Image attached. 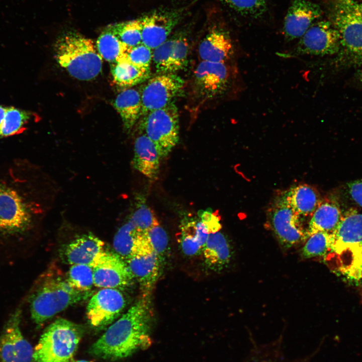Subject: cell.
<instances>
[{
	"label": "cell",
	"mask_w": 362,
	"mask_h": 362,
	"mask_svg": "<svg viewBox=\"0 0 362 362\" xmlns=\"http://www.w3.org/2000/svg\"><path fill=\"white\" fill-rule=\"evenodd\" d=\"M33 169L20 158L0 164V244L20 243L35 226L41 205Z\"/></svg>",
	"instance_id": "obj_1"
},
{
	"label": "cell",
	"mask_w": 362,
	"mask_h": 362,
	"mask_svg": "<svg viewBox=\"0 0 362 362\" xmlns=\"http://www.w3.org/2000/svg\"><path fill=\"white\" fill-rule=\"evenodd\" d=\"M147 297L136 302L92 346L90 352L99 357L117 360L147 346L152 317Z\"/></svg>",
	"instance_id": "obj_2"
},
{
	"label": "cell",
	"mask_w": 362,
	"mask_h": 362,
	"mask_svg": "<svg viewBox=\"0 0 362 362\" xmlns=\"http://www.w3.org/2000/svg\"><path fill=\"white\" fill-rule=\"evenodd\" d=\"M29 299L33 321L40 326L74 304L83 302L94 294L72 287L66 278L48 272L42 277Z\"/></svg>",
	"instance_id": "obj_3"
},
{
	"label": "cell",
	"mask_w": 362,
	"mask_h": 362,
	"mask_svg": "<svg viewBox=\"0 0 362 362\" xmlns=\"http://www.w3.org/2000/svg\"><path fill=\"white\" fill-rule=\"evenodd\" d=\"M57 63L72 77L80 80L95 78L102 69L103 58L90 39L76 32L59 37L54 46Z\"/></svg>",
	"instance_id": "obj_4"
},
{
	"label": "cell",
	"mask_w": 362,
	"mask_h": 362,
	"mask_svg": "<svg viewBox=\"0 0 362 362\" xmlns=\"http://www.w3.org/2000/svg\"><path fill=\"white\" fill-rule=\"evenodd\" d=\"M343 274L356 278L362 274V213L350 209L343 213L332 233L330 250Z\"/></svg>",
	"instance_id": "obj_5"
},
{
	"label": "cell",
	"mask_w": 362,
	"mask_h": 362,
	"mask_svg": "<svg viewBox=\"0 0 362 362\" xmlns=\"http://www.w3.org/2000/svg\"><path fill=\"white\" fill-rule=\"evenodd\" d=\"M83 332L78 324L63 318L56 319L41 335L32 362H70Z\"/></svg>",
	"instance_id": "obj_6"
},
{
	"label": "cell",
	"mask_w": 362,
	"mask_h": 362,
	"mask_svg": "<svg viewBox=\"0 0 362 362\" xmlns=\"http://www.w3.org/2000/svg\"><path fill=\"white\" fill-rule=\"evenodd\" d=\"M141 129L155 144L160 158L168 155L179 140V116L175 104L167 106L142 116Z\"/></svg>",
	"instance_id": "obj_7"
},
{
	"label": "cell",
	"mask_w": 362,
	"mask_h": 362,
	"mask_svg": "<svg viewBox=\"0 0 362 362\" xmlns=\"http://www.w3.org/2000/svg\"><path fill=\"white\" fill-rule=\"evenodd\" d=\"M267 215L269 226L284 248H291L307 239V231L302 221L303 217L291 206L285 192L276 199Z\"/></svg>",
	"instance_id": "obj_8"
},
{
	"label": "cell",
	"mask_w": 362,
	"mask_h": 362,
	"mask_svg": "<svg viewBox=\"0 0 362 362\" xmlns=\"http://www.w3.org/2000/svg\"><path fill=\"white\" fill-rule=\"evenodd\" d=\"M338 33L341 50L351 57L362 59V3L338 0L332 23Z\"/></svg>",
	"instance_id": "obj_9"
},
{
	"label": "cell",
	"mask_w": 362,
	"mask_h": 362,
	"mask_svg": "<svg viewBox=\"0 0 362 362\" xmlns=\"http://www.w3.org/2000/svg\"><path fill=\"white\" fill-rule=\"evenodd\" d=\"M134 279L148 297L160 273L162 260L151 247L145 232L140 233L129 256L125 260Z\"/></svg>",
	"instance_id": "obj_10"
},
{
	"label": "cell",
	"mask_w": 362,
	"mask_h": 362,
	"mask_svg": "<svg viewBox=\"0 0 362 362\" xmlns=\"http://www.w3.org/2000/svg\"><path fill=\"white\" fill-rule=\"evenodd\" d=\"M340 50L339 36L333 24L327 21H317L300 38L294 53L300 55H331Z\"/></svg>",
	"instance_id": "obj_11"
},
{
	"label": "cell",
	"mask_w": 362,
	"mask_h": 362,
	"mask_svg": "<svg viewBox=\"0 0 362 362\" xmlns=\"http://www.w3.org/2000/svg\"><path fill=\"white\" fill-rule=\"evenodd\" d=\"M184 81L174 73H159L148 80L141 93V116L172 102L183 88Z\"/></svg>",
	"instance_id": "obj_12"
},
{
	"label": "cell",
	"mask_w": 362,
	"mask_h": 362,
	"mask_svg": "<svg viewBox=\"0 0 362 362\" xmlns=\"http://www.w3.org/2000/svg\"><path fill=\"white\" fill-rule=\"evenodd\" d=\"M22 310L9 316L0 335V362H32L34 350L21 329Z\"/></svg>",
	"instance_id": "obj_13"
},
{
	"label": "cell",
	"mask_w": 362,
	"mask_h": 362,
	"mask_svg": "<svg viewBox=\"0 0 362 362\" xmlns=\"http://www.w3.org/2000/svg\"><path fill=\"white\" fill-rule=\"evenodd\" d=\"M123 293L117 289L102 288L90 297L86 307V317L94 328L103 329L120 316L126 306Z\"/></svg>",
	"instance_id": "obj_14"
},
{
	"label": "cell",
	"mask_w": 362,
	"mask_h": 362,
	"mask_svg": "<svg viewBox=\"0 0 362 362\" xmlns=\"http://www.w3.org/2000/svg\"><path fill=\"white\" fill-rule=\"evenodd\" d=\"M93 269L94 286L101 289L124 288L134 279L125 260L115 252L105 251Z\"/></svg>",
	"instance_id": "obj_15"
},
{
	"label": "cell",
	"mask_w": 362,
	"mask_h": 362,
	"mask_svg": "<svg viewBox=\"0 0 362 362\" xmlns=\"http://www.w3.org/2000/svg\"><path fill=\"white\" fill-rule=\"evenodd\" d=\"M183 16V11L159 10L151 12L140 18L142 43L152 50L167 39Z\"/></svg>",
	"instance_id": "obj_16"
},
{
	"label": "cell",
	"mask_w": 362,
	"mask_h": 362,
	"mask_svg": "<svg viewBox=\"0 0 362 362\" xmlns=\"http://www.w3.org/2000/svg\"><path fill=\"white\" fill-rule=\"evenodd\" d=\"M322 14L320 7L310 0H293L284 21L283 31L286 39H300Z\"/></svg>",
	"instance_id": "obj_17"
},
{
	"label": "cell",
	"mask_w": 362,
	"mask_h": 362,
	"mask_svg": "<svg viewBox=\"0 0 362 362\" xmlns=\"http://www.w3.org/2000/svg\"><path fill=\"white\" fill-rule=\"evenodd\" d=\"M229 80V70L225 63L202 61L194 72L196 90L204 98L221 94L227 88Z\"/></svg>",
	"instance_id": "obj_18"
},
{
	"label": "cell",
	"mask_w": 362,
	"mask_h": 362,
	"mask_svg": "<svg viewBox=\"0 0 362 362\" xmlns=\"http://www.w3.org/2000/svg\"><path fill=\"white\" fill-rule=\"evenodd\" d=\"M104 243L91 233L83 234L69 242L63 254L70 265L85 264L93 267L106 251Z\"/></svg>",
	"instance_id": "obj_19"
},
{
	"label": "cell",
	"mask_w": 362,
	"mask_h": 362,
	"mask_svg": "<svg viewBox=\"0 0 362 362\" xmlns=\"http://www.w3.org/2000/svg\"><path fill=\"white\" fill-rule=\"evenodd\" d=\"M229 34L224 29L213 26L208 32L199 46L202 61L225 63L233 52Z\"/></svg>",
	"instance_id": "obj_20"
},
{
	"label": "cell",
	"mask_w": 362,
	"mask_h": 362,
	"mask_svg": "<svg viewBox=\"0 0 362 362\" xmlns=\"http://www.w3.org/2000/svg\"><path fill=\"white\" fill-rule=\"evenodd\" d=\"M160 156L154 143L144 134L135 140L133 167L151 179H156L159 171Z\"/></svg>",
	"instance_id": "obj_21"
},
{
	"label": "cell",
	"mask_w": 362,
	"mask_h": 362,
	"mask_svg": "<svg viewBox=\"0 0 362 362\" xmlns=\"http://www.w3.org/2000/svg\"><path fill=\"white\" fill-rule=\"evenodd\" d=\"M342 215L336 201L330 199L322 200L311 217L307 229L308 237L320 231L333 233L340 223Z\"/></svg>",
	"instance_id": "obj_22"
},
{
	"label": "cell",
	"mask_w": 362,
	"mask_h": 362,
	"mask_svg": "<svg viewBox=\"0 0 362 362\" xmlns=\"http://www.w3.org/2000/svg\"><path fill=\"white\" fill-rule=\"evenodd\" d=\"M113 105L121 118L124 129L129 132L141 116L140 92L131 87L125 88L117 95Z\"/></svg>",
	"instance_id": "obj_23"
},
{
	"label": "cell",
	"mask_w": 362,
	"mask_h": 362,
	"mask_svg": "<svg viewBox=\"0 0 362 362\" xmlns=\"http://www.w3.org/2000/svg\"><path fill=\"white\" fill-rule=\"evenodd\" d=\"M203 249L205 262L212 270H222L231 260L230 244L224 235L219 231L209 234Z\"/></svg>",
	"instance_id": "obj_24"
},
{
	"label": "cell",
	"mask_w": 362,
	"mask_h": 362,
	"mask_svg": "<svg viewBox=\"0 0 362 362\" xmlns=\"http://www.w3.org/2000/svg\"><path fill=\"white\" fill-rule=\"evenodd\" d=\"M285 194L291 206L303 217H311L322 201L318 191L306 184L293 187Z\"/></svg>",
	"instance_id": "obj_25"
},
{
	"label": "cell",
	"mask_w": 362,
	"mask_h": 362,
	"mask_svg": "<svg viewBox=\"0 0 362 362\" xmlns=\"http://www.w3.org/2000/svg\"><path fill=\"white\" fill-rule=\"evenodd\" d=\"M110 66L114 82L125 88L143 82L150 74V69L139 67L125 60L111 63Z\"/></svg>",
	"instance_id": "obj_26"
},
{
	"label": "cell",
	"mask_w": 362,
	"mask_h": 362,
	"mask_svg": "<svg viewBox=\"0 0 362 362\" xmlns=\"http://www.w3.org/2000/svg\"><path fill=\"white\" fill-rule=\"evenodd\" d=\"M96 45L103 59L110 63L123 61L128 49L109 27L100 35Z\"/></svg>",
	"instance_id": "obj_27"
},
{
	"label": "cell",
	"mask_w": 362,
	"mask_h": 362,
	"mask_svg": "<svg viewBox=\"0 0 362 362\" xmlns=\"http://www.w3.org/2000/svg\"><path fill=\"white\" fill-rule=\"evenodd\" d=\"M31 117L28 111L14 107H7L0 127V138L13 136L23 132Z\"/></svg>",
	"instance_id": "obj_28"
},
{
	"label": "cell",
	"mask_w": 362,
	"mask_h": 362,
	"mask_svg": "<svg viewBox=\"0 0 362 362\" xmlns=\"http://www.w3.org/2000/svg\"><path fill=\"white\" fill-rule=\"evenodd\" d=\"M141 232L128 220L119 228L114 237L113 246L115 252L126 260L130 255Z\"/></svg>",
	"instance_id": "obj_29"
},
{
	"label": "cell",
	"mask_w": 362,
	"mask_h": 362,
	"mask_svg": "<svg viewBox=\"0 0 362 362\" xmlns=\"http://www.w3.org/2000/svg\"><path fill=\"white\" fill-rule=\"evenodd\" d=\"M108 27L128 48L142 43V24L140 19L119 23Z\"/></svg>",
	"instance_id": "obj_30"
},
{
	"label": "cell",
	"mask_w": 362,
	"mask_h": 362,
	"mask_svg": "<svg viewBox=\"0 0 362 362\" xmlns=\"http://www.w3.org/2000/svg\"><path fill=\"white\" fill-rule=\"evenodd\" d=\"M332 240V233L320 231L311 234L302 248V257L310 258L325 255L330 250Z\"/></svg>",
	"instance_id": "obj_31"
},
{
	"label": "cell",
	"mask_w": 362,
	"mask_h": 362,
	"mask_svg": "<svg viewBox=\"0 0 362 362\" xmlns=\"http://www.w3.org/2000/svg\"><path fill=\"white\" fill-rule=\"evenodd\" d=\"M245 17L257 19L266 12V0H218Z\"/></svg>",
	"instance_id": "obj_32"
},
{
	"label": "cell",
	"mask_w": 362,
	"mask_h": 362,
	"mask_svg": "<svg viewBox=\"0 0 362 362\" xmlns=\"http://www.w3.org/2000/svg\"><path fill=\"white\" fill-rule=\"evenodd\" d=\"M175 36L152 50V61L159 73H173Z\"/></svg>",
	"instance_id": "obj_33"
},
{
	"label": "cell",
	"mask_w": 362,
	"mask_h": 362,
	"mask_svg": "<svg viewBox=\"0 0 362 362\" xmlns=\"http://www.w3.org/2000/svg\"><path fill=\"white\" fill-rule=\"evenodd\" d=\"M66 278L72 287L80 291H90L94 285L93 267L89 265H71Z\"/></svg>",
	"instance_id": "obj_34"
},
{
	"label": "cell",
	"mask_w": 362,
	"mask_h": 362,
	"mask_svg": "<svg viewBox=\"0 0 362 362\" xmlns=\"http://www.w3.org/2000/svg\"><path fill=\"white\" fill-rule=\"evenodd\" d=\"M196 221H190L185 224L181 229V248L188 256L195 255L203 248L196 236Z\"/></svg>",
	"instance_id": "obj_35"
},
{
	"label": "cell",
	"mask_w": 362,
	"mask_h": 362,
	"mask_svg": "<svg viewBox=\"0 0 362 362\" xmlns=\"http://www.w3.org/2000/svg\"><path fill=\"white\" fill-rule=\"evenodd\" d=\"M124 60L139 67L150 69L152 61V50L142 43L128 48Z\"/></svg>",
	"instance_id": "obj_36"
},
{
	"label": "cell",
	"mask_w": 362,
	"mask_h": 362,
	"mask_svg": "<svg viewBox=\"0 0 362 362\" xmlns=\"http://www.w3.org/2000/svg\"><path fill=\"white\" fill-rule=\"evenodd\" d=\"M129 220L141 232H145L159 224L153 211L145 205H141Z\"/></svg>",
	"instance_id": "obj_37"
},
{
	"label": "cell",
	"mask_w": 362,
	"mask_h": 362,
	"mask_svg": "<svg viewBox=\"0 0 362 362\" xmlns=\"http://www.w3.org/2000/svg\"><path fill=\"white\" fill-rule=\"evenodd\" d=\"M145 234L153 250L162 260L168 248V239L166 232L158 224L150 228Z\"/></svg>",
	"instance_id": "obj_38"
},
{
	"label": "cell",
	"mask_w": 362,
	"mask_h": 362,
	"mask_svg": "<svg viewBox=\"0 0 362 362\" xmlns=\"http://www.w3.org/2000/svg\"><path fill=\"white\" fill-rule=\"evenodd\" d=\"M189 43L187 37L179 34L175 36L173 50V73L184 69L188 63Z\"/></svg>",
	"instance_id": "obj_39"
},
{
	"label": "cell",
	"mask_w": 362,
	"mask_h": 362,
	"mask_svg": "<svg viewBox=\"0 0 362 362\" xmlns=\"http://www.w3.org/2000/svg\"><path fill=\"white\" fill-rule=\"evenodd\" d=\"M201 221L207 228L209 234L218 232L221 228L219 217L209 212H205L202 215Z\"/></svg>",
	"instance_id": "obj_40"
},
{
	"label": "cell",
	"mask_w": 362,
	"mask_h": 362,
	"mask_svg": "<svg viewBox=\"0 0 362 362\" xmlns=\"http://www.w3.org/2000/svg\"><path fill=\"white\" fill-rule=\"evenodd\" d=\"M347 189L352 200L362 208V179L348 183Z\"/></svg>",
	"instance_id": "obj_41"
},
{
	"label": "cell",
	"mask_w": 362,
	"mask_h": 362,
	"mask_svg": "<svg viewBox=\"0 0 362 362\" xmlns=\"http://www.w3.org/2000/svg\"><path fill=\"white\" fill-rule=\"evenodd\" d=\"M196 232L199 243L203 248L207 240L209 233L207 228L201 220L196 221Z\"/></svg>",
	"instance_id": "obj_42"
},
{
	"label": "cell",
	"mask_w": 362,
	"mask_h": 362,
	"mask_svg": "<svg viewBox=\"0 0 362 362\" xmlns=\"http://www.w3.org/2000/svg\"><path fill=\"white\" fill-rule=\"evenodd\" d=\"M7 107H5L3 105H0V127L2 124V122L4 120L6 110H7Z\"/></svg>",
	"instance_id": "obj_43"
},
{
	"label": "cell",
	"mask_w": 362,
	"mask_h": 362,
	"mask_svg": "<svg viewBox=\"0 0 362 362\" xmlns=\"http://www.w3.org/2000/svg\"><path fill=\"white\" fill-rule=\"evenodd\" d=\"M358 76H359V78L360 81L362 82V68L359 70Z\"/></svg>",
	"instance_id": "obj_44"
},
{
	"label": "cell",
	"mask_w": 362,
	"mask_h": 362,
	"mask_svg": "<svg viewBox=\"0 0 362 362\" xmlns=\"http://www.w3.org/2000/svg\"><path fill=\"white\" fill-rule=\"evenodd\" d=\"M74 362H92V361L85 360H75Z\"/></svg>",
	"instance_id": "obj_45"
}]
</instances>
